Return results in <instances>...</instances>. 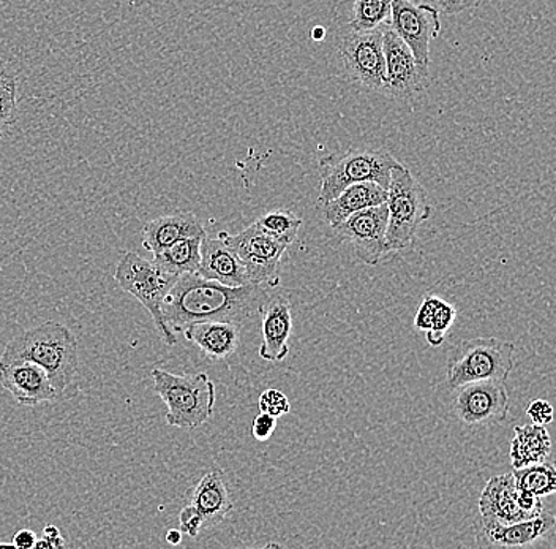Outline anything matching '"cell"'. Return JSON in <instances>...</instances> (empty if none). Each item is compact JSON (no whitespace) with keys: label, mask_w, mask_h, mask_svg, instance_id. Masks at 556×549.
Returning <instances> with one entry per match:
<instances>
[{"label":"cell","mask_w":556,"mask_h":549,"mask_svg":"<svg viewBox=\"0 0 556 549\" xmlns=\"http://www.w3.org/2000/svg\"><path fill=\"white\" fill-rule=\"evenodd\" d=\"M267 291L263 285L226 287L198 273L182 274L163 302V319L174 333L201 322H236L258 314Z\"/></svg>","instance_id":"6da1fadb"},{"label":"cell","mask_w":556,"mask_h":549,"mask_svg":"<svg viewBox=\"0 0 556 549\" xmlns=\"http://www.w3.org/2000/svg\"><path fill=\"white\" fill-rule=\"evenodd\" d=\"M20 361H33L43 367L61 399L75 395L73 380L79 366L78 340L67 326L50 320L10 340L0 357V366Z\"/></svg>","instance_id":"7a4b0ae2"},{"label":"cell","mask_w":556,"mask_h":549,"mask_svg":"<svg viewBox=\"0 0 556 549\" xmlns=\"http://www.w3.org/2000/svg\"><path fill=\"white\" fill-rule=\"evenodd\" d=\"M399 160L384 148L357 146L319 159V203L326 204L357 183H375L389 189L391 173Z\"/></svg>","instance_id":"3957f363"},{"label":"cell","mask_w":556,"mask_h":549,"mask_svg":"<svg viewBox=\"0 0 556 549\" xmlns=\"http://www.w3.org/2000/svg\"><path fill=\"white\" fill-rule=\"evenodd\" d=\"M154 391L166 404V423L179 429H197L214 415L217 388L207 374H174L152 370Z\"/></svg>","instance_id":"277c9868"},{"label":"cell","mask_w":556,"mask_h":549,"mask_svg":"<svg viewBox=\"0 0 556 549\" xmlns=\"http://www.w3.org/2000/svg\"><path fill=\"white\" fill-rule=\"evenodd\" d=\"M516 344L498 337H475L451 347L447 353L446 384L451 390L481 380L509 378L514 370Z\"/></svg>","instance_id":"5b68a950"},{"label":"cell","mask_w":556,"mask_h":549,"mask_svg":"<svg viewBox=\"0 0 556 549\" xmlns=\"http://www.w3.org/2000/svg\"><path fill=\"white\" fill-rule=\"evenodd\" d=\"M388 248L391 252L408 249L417 230L432 215V204L422 184L403 163L392 169L388 189Z\"/></svg>","instance_id":"8992f818"},{"label":"cell","mask_w":556,"mask_h":549,"mask_svg":"<svg viewBox=\"0 0 556 549\" xmlns=\"http://www.w3.org/2000/svg\"><path fill=\"white\" fill-rule=\"evenodd\" d=\"M177 279L179 277L166 273L154 260L142 259L135 252L124 253L114 273V280L122 290L137 298L148 309L163 342L168 347L176 346L177 337L163 319V302Z\"/></svg>","instance_id":"52a82bcc"},{"label":"cell","mask_w":556,"mask_h":549,"mask_svg":"<svg viewBox=\"0 0 556 549\" xmlns=\"http://www.w3.org/2000/svg\"><path fill=\"white\" fill-rule=\"evenodd\" d=\"M217 238H220L238 253L252 284L263 285V287L266 285L270 288L280 285L278 267L287 252V245L261 232L255 222L238 235L222 232L218 233Z\"/></svg>","instance_id":"ba28073f"},{"label":"cell","mask_w":556,"mask_h":549,"mask_svg":"<svg viewBox=\"0 0 556 549\" xmlns=\"http://www.w3.org/2000/svg\"><path fill=\"white\" fill-rule=\"evenodd\" d=\"M384 26L368 33L351 30L339 45L340 61L346 78L354 85L375 92H381L386 83V58L382 47Z\"/></svg>","instance_id":"9c48e42d"},{"label":"cell","mask_w":556,"mask_h":549,"mask_svg":"<svg viewBox=\"0 0 556 549\" xmlns=\"http://www.w3.org/2000/svg\"><path fill=\"white\" fill-rule=\"evenodd\" d=\"M386 58V83L382 96L394 100H409L430 86L429 67L419 64L408 45L386 24L382 33Z\"/></svg>","instance_id":"30bf717a"},{"label":"cell","mask_w":556,"mask_h":549,"mask_svg":"<svg viewBox=\"0 0 556 549\" xmlns=\"http://www.w3.org/2000/svg\"><path fill=\"white\" fill-rule=\"evenodd\" d=\"M388 204L365 208L351 214L333 227L337 236L353 246L356 259L368 266H377L391 250L388 248Z\"/></svg>","instance_id":"8fae6325"},{"label":"cell","mask_w":556,"mask_h":549,"mask_svg":"<svg viewBox=\"0 0 556 549\" xmlns=\"http://www.w3.org/2000/svg\"><path fill=\"white\" fill-rule=\"evenodd\" d=\"M479 512L481 520L510 524L539 516L544 506L541 497L520 489L513 474H502L486 482L479 499Z\"/></svg>","instance_id":"7c38bea8"},{"label":"cell","mask_w":556,"mask_h":549,"mask_svg":"<svg viewBox=\"0 0 556 549\" xmlns=\"http://www.w3.org/2000/svg\"><path fill=\"white\" fill-rule=\"evenodd\" d=\"M455 392L454 410L467 426L504 423L509 416V391L506 382L481 380L462 385Z\"/></svg>","instance_id":"4fadbf2b"},{"label":"cell","mask_w":556,"mask_h":549,"mask_svg":"<svg viewBox=\"0 0 556 549\" xmlns=\"http://www.w3.org/2000/svg\"><path fill=\"white\" fill-rule=\"evenodd\" d=\"M389 24L408 45L416 61L430 67V43L441 33L440 10L430 3L394 0Z\"/></svg>","instance_id":"5bb4252c"},{"label":"cell","mask_w":556,"mask_h":549,"mask_svg":"<svg viewBox=\"0 0 556 549\" xmlns=\"http://www.w3.org/2000/svg\"><path fill=\"white\" fill-rule=\"evenodd\" d=\"M556 527V514L542 512L531 520L517 523L502 524L496 521L481 520L478 526L479 547L519 548L528 547L544 538Z\"/></svg>","instance_id":"9a60e30c"},{"label":"cell","mask_w":556,"mask_h":549,"mask_svg":"<svg viewBox=\"0 0 556 549\" xmlns=\"http://www.w3.org/2000/svg\"><path fill=\"white\" fill-rule=\"evenodd\" d=\"M0 385L5 388L21 405H38L43 402L62 401L50 375L33 361L0 366Z\"/></svg>","instance_id":"2e32d148"},{"label":"cell","mask_w":556,"mask_h":549,"mask_svg":"<svg viewBox=\"0 0 556 549\" xmlns=\"http://www.w3.org/2000/svg\"><path fill=\"white\" fill-rule=\"evenodd\" d=\"M261 336L263 342L258 350L260 357L266 361H283L290 354L291 332H293V308L287 297L276 295L267 298L261 308Z\"/></svg>","instance_id":"e0dca14e"},{"label":"cell","mask_w":556,"mask_h":549,"mask_svg":"<svg viewBox=\"0 0 556 549\" xmlns=\"http://www.w3.org/2000/svg\"><path fill=\"white\" fill-rule=\"evenodd\" d=\"M198 274L226 287H245L252 284L238 253L220 238H204L201 245V265Z\"/></svg>","instance_id":"ac0fdd59"},{"label":"cell","mask_w":556,"mask_h":549,"mask_svg":"<svg viewBox=\"0 0 556 549\" xmlns=\"http://www.w3.org/2000/svg\"><path fill=\"white\" fill-rule=\"evenodd\" d=\"M206 238V228L193 213H174L160 215L149 221L142 228V248L154 253L162 252L180 239Z\"/></svg>","instance_id":"d6986e66"},{"label":"cell","mask_w":556,"mask_h":549,"mask_svg":"<svg viewBox=\"0 0 556 549\" xmlns=\"http://www.w3.org/2000/svg\"><path fill=\"white\" fill-rule=\"evenodd\" d=\"M184 336L211 360L222 361L238 350L241 325L236 322L194 323L184 332Z\"/></svg>","instance_id":"ffe728a7"},{"label":"cell","mask_w":556,"mask_h":549,"mask_svg":"<svg viewBox=\"0 0 556 549\" xmlns=\"http://www.w3.org/2000/svg\"><path fill=\"white\" fill-rule=\"evenodd\" d=\"M190 503L203 514L206 527L218 526L235 507L224 472L212 471L204 475L194 486Z\"/></svg>","instance_id":"44dd1931"},{"label":"cell","mask_w":556,"mask_h":549,"mask_svg":"<svg viewBox=\"0 0 556 549\" xmlns=\"http://www.w3.org/2000/svg\"><path fill=\"white\" fill-rule=\"evenodd\" d=\"M388 201V189L375 183H357L346 187L333 200L323 204V214L330 227L342 224L351 214Z\"/></svg>","instance_id":"7402d4cb"},{"label":"cell","mask_w":556,"mask_h":549,"mask_svg":"<svg viewBox=\"0 0 556 549\" xmlns=\"http://www.w3.org/2000/svg\"><path fill=\"white\" fill-rule=\"evenodd\" d=\"M552 451V437L545 426L527 425L514 427L509 458L514 469L527 467L547 460Z\"/></svg>","instance_id":"603a6c76"},{"label":"cell","mask_w":556,"mask_h":549,"mask_svg":"<svg viewBox=\"0 0 556 549\" xmlns=\"http://www.w3.org/2000/svg\"><path fill=\"white\" fill-rule=\"evenodd\" d=\"M203 239L200 236L194 238L180 239L173 246L154 253L156 265L165 270L173 276H182V274L198 273L201 265V245Z\"/></svg>","instance_id":"cb8c5ba5"},{"label":"cell","mask_w":556,"mask_h":549,"mask_svg":"<svg viewBox=\"0 0 556 549\" xmlns=\"http://www.w3.org/2000/svg\"><path fill=\"white\" fill-rule=\"evenodd\" d=\"M516 485L536 497L556 495V464L538 462L513 472Z\"/></svg>","instance_id":"d4e9b609"},{"label":"cell","mask_w":556,"mask_h":549,"mask_svg":"<svg viewBox=\"0 0 556 549\" xmlns=\"http://www.w3.org/2000/svg\"><path fill=\"white\" fill-rule=\"evenodd\" d=\"M392 3L394 0H354L351 30L368 33L380 29L391 21Z\"/></svg>","instance_id":"484cf974"},{"label":"cell","mask_w":556,"mask_h":549,"mask_svg":"<svg viewBox=\"0 0 556 549\" xmlns=\"http://www.w3.org/2000/svg\"><path fill=\"white\" fill-rule=\"evenodd\" d=\"M20 120L17 82L9 68L0 65V140L12 134Z\"/></svg>","instance_id":"4316f807"},{"label":"cell","mask_w":556,"mask_h":549,"mask_svg":"<svg viewBox=\"0 0 556 549\" xmlns=\"http://www.w3.org/2000/svg\"><path fill=\"white\" fill-rule=\"evenodd\" d=\"M255 225L261 232L273 236L277 241L291 246L298 238L299 230H301L302 219L291 213V211L278 210L261 215Z\"/></svg>","instance_id":"83f0119b"},{"label":"cell","mask_w":556,"mask_h":549,"mask_svg":"<svg viewBox=\"0 0 556 549\" xmlns=\"http://www.w3.org/2000/svg\"><path fill=\"white\" fill-rule=\"evenodd\" d=\"M443 298L437 295H426L424 300L420 301L419 309H417L415 317V328L419 332H430L433 328L434 317H437L438 308Z\"/></svg>","instance_id":"f1b7e54d"},{"label":"cell","mask_w":556,"mask_h":549,"mask_svg":"<svg viewBox=\"0 0 556 549\" xmlns=\"http://www.w3.org/2000/svg\"><path fill=\"white\" fill-rule=\"evenodd\" d=\"M260 410L264 413L280 419V416L287 415L291 410L290 401H288L287 395L278 390H266L260 396Z\"/></svg>","instance_id":"f546056e"},{"label":"cell","mask_w":556,"mask_h":549,"mask_svg":"<svg viewBox=\"0 0 556 549\" xmlns=\"http://www.w3.org/2000/svg\"><path fill=\"white\" fill-rule=\"evenodd\" d=\"M180 531L182 534L189 535L194 538L200 535V532L206 529L203 514L198 512L193 506L184 507L182 512L179 514Z\"/></svg>","instance_id":"4dcf8cb0"},{"label":"cell","mask_w":556,"mask_h":549,"mask_svg":"<svg viewBox=\"0 0 556 549\" xmlns=\"http://www.w3.org/2000/svg\"><path fill=\"white\" fill-rule=\"evenodd\" d=\"M527 415L534 425H551L555 419L554 405L547 399H534L527 408Z\"/></svg>","instance_id":"1f68e13d"},{"label":"cell","mask_w":556,"mask_h":549,"mask_svg":"<svg viewBox=\"0 0 556 549\" xmlns=\"http://www.w3.org/2000/svg\"><path fill=\"white\" fill-rule=\"evenodd\" d=\"M277 427L276 416L269 413L261 412L255 420H253L252 434L258 442H266L273 437L274 431Z\"/></svg>","instance_id":"d6a6232c"},{"label":"cell","mask_w":556,"mask_h":549,"mask_svg":"<svg viewBox=\"0 0 556 549\" xmlns=\"http://www.w3.org/2000/svg\"><path fill=\"white\" fill-rule=\"evenodd\" d=\"M482 2L484 0H440V7L446 15H458V13L476 9Z\"/></svg>","instance_id":"836d02e7"},{"label":"cell","mask_w":556,"mask_h":549,"mask_svg":"<svg viewBox=\"0 0 556 549\" xmlns=\"http://www.w3.org/2000/svg\"><path fill=\"white\" fill-rule=\"evenodd\" d=\"M37 540V534L34 531L21 529L13 535L12 547L17 549L35 548Z\"/></svg>","instance_id":"e575fe53"},{"label":"cell","mask_w":556,"mask_h":549,"mask_svg":"<svg viewBox=\"0 0 556 549\" xmlns=\"http://www.w3.org/2000/svg\"><path fill=\"white\" fill-rule=\"evenodd\" d=\"M43 538L50 541L52 549L62 548L65 545L64 538L61 537V531L58 527L48 524L43 529Z\"/></svg>","instance_id":"d590c367"},{"label":"cell","mask_w":556,"mask_h":549,"mask_svg":"<svg viewBox=\"0 0 556 549\" xmlns=\"http://www.w3.org/2000/svg\"><path fill=\"white\" fill-rule=\"evenodd\" d=\"M182 531L172 529L166 532V541H168L169 545H173V547H177V545H180V541H182Z\"/></svg>","instance_id":"8d00e7d4"},{"label":"cell","mask_w":556,"mask_h":549,"mask_svg":"<svg viewBox=\"0 0 556 549\" xmlns=\"http://www.w3.org/2000/svg\"><path fill=\"white\" fill-rule=\"evenodd\" d=\"M325 37H326L325 27H315V29L312 30L313 40L321 41V40H325Z\"/></svg>","instance_id":"74e56055"},{"label":"cell","mask_w":556,"mask_h":549,"mask_svg":"<svg viewBox=\"0 0 556 549\" xmlns=\"http://www.w3.org/2000/svg\"><path fill=\"white\" fill-rule=\"evenodd\" d=\"M0 547H12V544H0Z\"/></svg>","instance_id":"f35d334b"}]
</instances>
